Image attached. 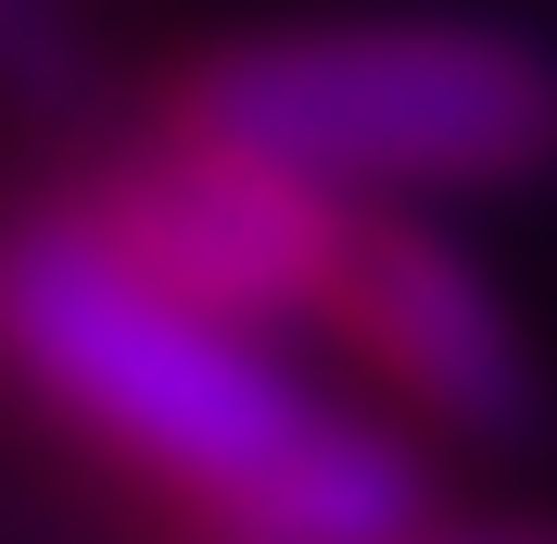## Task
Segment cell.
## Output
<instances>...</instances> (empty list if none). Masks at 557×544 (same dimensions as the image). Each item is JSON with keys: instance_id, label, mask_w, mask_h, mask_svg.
I'll return each mask as SVG.
<instances>
[{"instance_id": "obj_1", "label": "cell", "mask_w": 557, "mask_h": 544, "mask_svg": "<svg viewBox=\"0 0 557 544\" xmlns=\"http://www.w3.org/2000/svg\"><path fill=\"white\" fill-rule=\"evenodd\" d=\"M152 127L253 152L330 203H507L557 177V51L482 13L278 26L177 64Z\"/></svg>"}, {"instance_id": "obj_2", "label": "cell", "mask_w": 557, "mask_h": 544, "mask_svg": "<svg viewBox=\"0 0 557 544\" xmlns=\"http://www.w3.org/2000/svg\"><path fill=\"white\" fill-rule=\"evenodd\" d=\"M0 368L51 418H76L102 456H127L165 507L253 469L317 406L305 368L267 330H228V317L177 305L76 203L0 215Z\"/></svg>"}, {"instance_id": "obj_3", "label": "cell", "mask_w": 557, "mask_h": 544, "mask_svg": "<svg viewBox=\"0 0 557 544\" xmlns=\"http://www.w3.org/2000/svg\"><path fill=\"white\" fill-rule=\"evenodd\" d=\"M355 368L393 393L418 443H469V456H532L557 431V380L532 355V317L507 305V279L444 228V203H355L330 317Z\"/></svg>"}, {"instance_id": "obj_4", "label": "cell", "mask_w": 557, "mask_h": 544, "mask_svg": "<svg viewBox=\"0 0 557 544\" xmlns=\"http://www.w3.org/2000/svg\"><path fill=\"white\" fill-rule=\"evenodd\" d=\"M64 203L89 215L139 279H165L177 305L228 317V330H267V342H292V330L330 317L343 228H355V203H330V190H305V177L253 165V152L177 139V127L102 152Z\"/></svg>"}, {"instance_id": "obj_5", "label": "cell", "mask_w": 557, "mask_h": 544, "mask_svg": "<svg viewBox=\"0 0 557 544\" xmlns=\"http://www.w3.org/2000/svg\"><path fill=\"white\" fill-rule=\"evenodd\" d=\"M431 507L444 481L406 418L305 406L253 469H228L215 494H177V544H406Z\"/></svg>"}, {"instance_id": "obj_6", "label": "cell", "mask_w": 557, "mask_h": 544, "mask_svg": "<svg viewBox=\"0 0 557 544\" xmlns=\"http://www.w3.org/2000/svg\"><path fill=\"white\" fill-rule=\"evenodd\" d=\"M0 114L13 127H89L102 114V38L76 0H0Z\"/></svg>"}, {"instance_id": "obj_7", "label": "cell", "mask_w": 557, "mask_h": 544, "mask_svg": "<svg viewBox=\"0 0 557 544\" xmlns=\"http://www.w3.org/2000/svg\"><path fill=\"white\" fill-rule=\"evenodd\" d=\"M406 544H557V507H482V519H456V507H431Z\"/></svg>"}]
</instances>
